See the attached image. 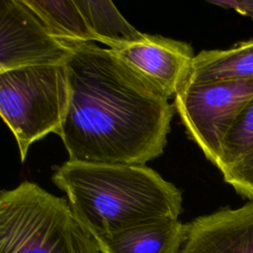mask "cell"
Here are the masks:
<instances>
[{
	"label": "cell",
	"mask_w": 253,
	"mask_h": 253,
	"mask_svg": "<svg viewBox=\"0 0 253 253\" xmlns=\"http://www.w3.org/2000/svg\"><path fill=\"white\" fill-rule=\"evenodd\" d=\"M253 99V79L186 85L175 97V109L189 137L216 165L229 127Z\"/></svg>",
	"instance_id": "cell-5"
},
{
	"label": "cell",
	"mask_w": 253,
	"mask_h": 253,
	"mask_svg": "<svg viewBox=\"0 0 253 253\" xmlns=\"http://www.w3.org/2000/svg\"><path fill=\"white\" fill-rule=\"evenodd\" d=\"M68 42L49 34L23 0L0 3V72L16 68L65 64L71 54Z\"/></svg>",
	"instance_id": "cell-6"
},
{
	"label": "cell",
	"mask_w": 253,
	"mask_h": 253,
	"mask_svg": "<svg viewBox=\"0 0 253 253\" xmlns=\"http://www.w3.org/2000/svg\"><path fill=\"white\" fill-rule=\"evenodd\" d=\"M224 9H232L242 16L253 19V0H209Z\"/></svg>",
	"instance_id": "cell-14"
},
{
	"label": "cell",
	"mask_w": 253,
	"mask_h": 253,
	"mask_svg": "<svg viewBox=\"0 0 253 253\" xmlns=\"http://www.w3.org/2000/svg\"><path fill=\"white\" fill-rule=\"evenodd\" d=\"M253 79V40L227 49L202 50L193 61L188 84Z\"/></svg>",
	"instance_id": "cell-11"
},
{
	"label": "cell",
	"mask_w": 253,
	"mask_h": 253,
	"mask_svg": "<svg viewBox=\"0 0 253 253\" xmlns=\"http://www.w3.org/2000/svg\"><path fill=\"white\" fill-rule=\"evenodd\" d=\"M68 104L65 64L0 72V115L15 136L23 162L32 143L49 132L58 133Z\"/></svg>",
	"instance_id": "cell-4"
},
{
	"label": "cell",
	"mask_w": 253,
	"mask_h": 253,
	"mask_svg": "<svg viewBox=\"0 0 253 253\" xmlns=\"http://www.w3.org/2000/svg\"><path fill=\"white\" fill-rule=\"evenodd\" d=\"M113 51L168 99L187 85L196 56L188 42L148 34L143 41Z\"/></svg>",
	"instance_id": "cell-7"
},
{
	"label": "cell",
	"mask_w": 253,
	"mask_h": 253,
	"mask_svg": "<svg viewBox=\"0 0 253 253\" xmlns=\"http://www.w3.org/2000/svg\"><path fill=\"white\" fill-rule=\"evenodd\" d=\"M0 253H101L69 202L35 183L0 194Z\"/></svg>",
	"instance_id": "cell-3"
},
{
	"label": "cell",
	"mask_w": 253,
	"mask_h": 253,
	"mask_svg": "<svg viewBox=\"0 0 253 253\" xmlns=\"http://www.w3.org/2000/svg\"><path fill=\"white\" fill-rule=\"evenodd\" d=\"M68 43L69 104L57 134L69 161L140 166L160 156L174 115L169 99L112 49Z\"/></svg>",
	"instance_id": "cell-1"
},
{
	"label": "cell",
	"mask_w": 253,
	"mask_h": 253,
	"mask_svg": "<svg viewBox=\"0 0 253 253\" xmlns=\"http://www.w3.org/2000/svg\"><path fill=\"white\" fill-rule=\"evenodd\" d=\"M55 39L64 42H95L74 0H23Z\"/></svg>",
	"instance_id": "cell-13"
},
{
	"label": "cell",
	"mask_w": 253,
	"mask_h": 253,
	"mask_svg": "<svg viewBox=\"0 0 253 253\" xmlns=\"http://www.w3.org/2000/svg\"><path fill=\"white\" fill-rule=\"evenodd\" d=\"M96 42L118 50L144 40L145 34L131 26L113 2L103 0H74Z\"/></svg>",
	"instance_id": "cell-12"
},
{
	"label": "cell",
	"mask_w": 253,
	"mask_h": 253,
	"mask_svg": "<svg viewBox=\"0 0 253 253\" xmlns=\"http://www.w3.org/2000/svg\"><path fill=\"white\" fill-rule=\"evenodd\" d=\"M187 231L188 223L165 217L96 240L101 253H180Z\"/></svg>",
	"instance_id": "cell-9"
},
{
	"label": "cell",
	"mask_w": 253,
	"mask_h": 253,
	"mask_svg": "<svg viewBox=\"0 0 253 253\" xmlns=\"http://www.w3.org/2000/svg\"><path fill=\"white\" fill-rule=\"evenodd\" d=\"M180 253H253V201L189 222Z\"/></svg>",
	"instance_id": "cell-8"
},
{
	"label": "cell",
	"mask_w": 253,
	"mask_h": 253,
	"mask_svg": "<svg viewBox=\"0 0 253 253\" xmlns=\"http://www.w3.org/2000/svg\"><path fill=\"white\" fill-rule=\"evenodd\" d=\"M215 166L227 184L253 201V99L226 132Z\"/></svg>",
	"instance_id": "cell-10"
},
{
	"label": "cell",
	"mask_w": 253,
	"mask_h": 253,
	"mask_svg": "<svg viewBox=\"0 0 253 253\" xmlns=\"http://www.w3.org/2000/svg\"><path fill=\"white\" fill-rule=\"evenodd\" d=\"M51 179L95 238L160 218H178L183 211L181 190L145 165L68 160Z\"/></svg>",
	"instance_id": "cell-2"
}]
</instances>
